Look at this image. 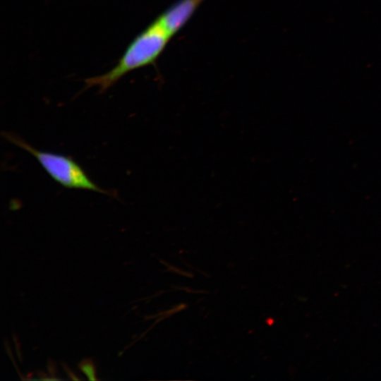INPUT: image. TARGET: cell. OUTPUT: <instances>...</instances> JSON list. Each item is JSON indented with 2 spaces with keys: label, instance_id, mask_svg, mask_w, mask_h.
<instances>
[{
  "label": "cell",
  "instance_id": "1",
  "mask_svg": "<svg viewBox=\"0 0 381 381\" xmlns=\"http://www.w3.org/2000/svg\"><path fill=\"white\" fill-rule=\"evenodd\" d=\"M171 37L155 19L129 44L118 63L108 72L85 80V87L104 92L132 71L153 64Z\"/></svg>",
  "mask_w": 381,
  "mask_h": 381
},
{
  "label": "cell",
  "instance_id": "2",
  "mask_svg": "<svg viewBox=\"0 0 381 381\" xmlns=\"http://www.w3.org/2000/svg\"><path fill=\"white\" fill-rule=\"evenodd\" d=\"M2 135L11 143L31 154L50 177L63 187L114 195L113 192L103 189L94 183L83 168L71 157L40 151L11 133L4 132Z\"/></svg>",
  "mask_w": 381,
  "mask_h": 381
},
{
  "label": "cell",
  "instance_id": "3",
  "mask_svg": "<svg viewBox=\"0 0 381 381\" xmlns=\"http://www.w3.org/2000/svg\"><path fill=\"white\" fill-rule=\"evenodd\" d=\"M204 0H178L156 20L172 37L188 22Z\"/></svg>",
  "mask_w": 381,
  "mask_h": 381
},
{
  "label": "cell",
  "instance_id": "4",
  "mask_svg": "<svg viewBox=\"0 0 381 381\" xmlns=\"http://www.w3.org/2000/svg\"><path fill=\"white\" fill-rule=\"evenodd\" d=\"M80 370L87 376L90 380H97L96 377V369L94 363L91 359H84L78 365Z\"/></svg>",
  "mask_w": 381,
  "mask_h": 381
}]
</instances>
